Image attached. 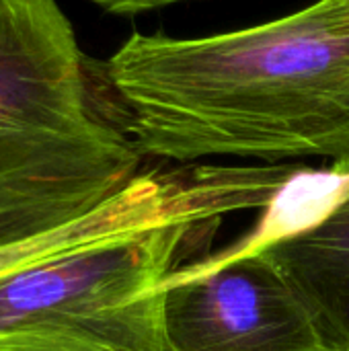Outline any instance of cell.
<instances>
[{"label":"cell","instance_id":"6da1fadb","mask_svg":"<svg viewBox=\"0 0 349 351\" xmlns=\"http://www.w3.org/2000/svg\"><path fill=\"white\" fill-rule=\"evenodd\" d=\"M105 78L142 156L331 158L349 173V0L200 39L134 33Z\"/></svg>","mask_w":349,"mask_h":351},{"label":"cell","instance_id":"7a4b0ae2","mask_svg":"<svg viewBox=\"0 0 349 351\" xmlns=\"http://www.w3.org/2000/svg\"><path fill=\"white\" fill-rule=\"evenodd\" d=\"M296 165H208L160 212L0 278V351H171L158 288L224 218L261 210Z\"/></svg>","mask_w":349,"mask_h":351},{"label":"cell","instance_id":"3957f363","mask_svg":"<svg viewBox=\"0 0 349 351\" xmlns=\"http://www.w3.org/2000/svg\"><path fill=\"white\" fill-rule=\"evenodd\" d=\"M140 160L99 111L58 0H0V247L91 214L138 175Z\"/></svg>","mask_w":349,"mask_h":351},{"label":"cell","instance_id":"277c9868","mask_svg":"<svg viewBox=\"0 0 349 351\" xmlns=\"http://www.w3.org/2000/svg\"><path fill=\"white\" fill-rule=\"evenodd\" d=\"M158 292L171 351H325L302 300L263 249L195 259Z\"/></svg>","mask_w":349,"mask_h":351},{"label":"cell","instance_id":"5b68a950","mask_svg":"<svg viewBox=\"0 0 349 351\" xmlns=\"http://www.w3.org/2000/svg\"><path fill=\"white\" fill-rule=\"evenodd\" d=\"M263 251L302 300L325 351H349V191L317 224Z\"/></svg>","mask_w":349,"mask_h":351},{"label":"cell","instance_id":"8992f818","mask_svg":"<svg viewBox=\"0 0 349 351\" xmlns=\"http://www.w3.org/2000/svg\"><path fill=\"white\" fill-rule=\"evenodd\" d=\"M191 187L193 175L185 167L138 173L119 193H115L91 214L37 239L0 247V278L43 257L56 255L60 251L148 218L183 197Z\"/></svg>","mask_w":349,"mask_h":351},{"label":"cell","instance_id":"52a82bcc","mask_svg":"<svg viewBox=\"0 0 349 351\" xmlns=\"http://www.w3.org/2000/svg\"><path fill=\"white\" fill-rule=\"evenodd\" d=\"M91 2L109 14L136 16V14L148 12V10H156L163 6H171L177 2H189V0H91Z\"/></svg>","mask_w":349,"mask_h":351}]
</instances>
